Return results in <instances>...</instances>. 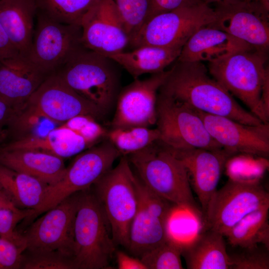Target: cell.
I'll return each instance as SVG.
<instances>
[{
  "label": "cell",
  "mask_w": 269,
  "mask_h": 269,
  "mask_svg": "<svg viewBox=\"0 0 269 269\" xmlns=\"http://www.w3.org/2000/svg\"><path fill=\"white\" fill-rule=\"evenodd\" d=\"M168 148L184 164L200 201L203 216L210 200L217 190L225 164L233 155L223 148Z\"/></svg>",
  "instance_id": "obj_20"
},
{
  "label": "cell",
  "mask_w": 269,
  "mask_h": 269,
  "mask_svg": "<svg viewBox=\"0 0 269 269\" xmlns=\"http://www.w3.org/2000/svg\"><path fill=\"white\" fill-rule=\"evenodd\" d=\"M238 254L230 255L231 269H269V250L259 249L258 246L244 249Z\"/></svg>",
  "instance_id": "obj_35"
},
{
  "label": "cell",
  "mask_w": 269,
  "mask_h": 269,
  "mask_svg": "<svg viewBox=\"0 0 269 269\" xmlns=\"http://www.w3.org/2000/svg\"><path fill=\"white\" fill-rule=\"evenodd\" d=\"M181 256L188 269H231L232 261L223 234L206 229L181 245Z\"/></svg>",
  "instance_id": "obj_25"
},
{
  "label": "cell",
  "mask_w": 269,
  "mask_h": 269,
  "mask_svg": "<svg viewBox=\"0 0 269 269\" xmlns=\"http://www.w3.org/2000/svg\"><path fill=\"white\" fill-rule=\"evenodd\" d=\"M252 48L229 33L207 25L199 28L190 36L176 60L213 62L235 52Z\"/></svg>",
  "instance_id": "obj_22"
},
{
  "label": "cell",
  "mask_w": 269,
  "mask_h": 269,
  "mask_svg": "<svg viewBox=\"0 0 269 269\" xmlns=\"http://www.w3.org/2000/svg\"><path fill=\"white\" fill-rule=\"evenodd\" d=\"M15 112V110L4 99L0 96V139L4 140L6 136L5 128Z\"/></svg>",
  "instance_id": "obj_39"
},
{
  "label": "cell",
  "mask_w": 269,
  "mask_h": 269,
  "mask_svg": "<svg viewBox=\"0 0 269 269\" xmlns=\"http://www.w3.org/2000/svg\"><path fill=\"white\" fill-rule=\"evenodd\" d=\"M20 269H75V267L71 257L60 252L30 253L24 251Z\"/></svg>",
  "instance_id": "obj_32"
},
{
  "label": "cell",
  "mask_w": 269,
  "mask_h": 269,
  "mask_svg": "<svg viewBox=\"0 0 269 269\" xmlns=\"http://www.w3.org/2000/svg\"><path fill=\"white\" fill-rule=\"evenodd\" d=\"M138 178L149 190L172 204L191 211L202 220L192 193L187 171L166 146L157 141L128 155Z\"/></svg>",
  "instance_id": "obj_2"
},
{
  "label": "cell",
  "mask_w": 269,
  "mask_h": 269,
  "mask_svg": "<svg viewBox=\"0 0 269 269\" xmlns=\"http://www.w3.org/2000/svg\"><path fill=\"white\" fill-rule=\"evenodd\" d=\"M37 11L58 22L81 26L100 0H35Z\"/></svg>",
  "instance_id": "obj_29"
},
{
  "label": "cell",
  "mask_w": 269,
  "mask_h": 269,
  "mask_svg": "<svg viewBox=\"0 0 269 269\" xmlns=\"http://www.w3.org/2000/svg\"><path fill=\"white\" fill-rule=\"evenodd\" d=\"M120 152L107 138L77 154L62 178L47 185L42 201L28 220L54 207L70 196L90 189L112 168Z\"/></svg>",
  "instance_id": "obj_7"
},
{
  "label": "cell",
  "mask_w": 269,
  "mask_h": 269,
  "mask_svg": "<svg viewBox=\"0 0 269 269\" xmlns=\"http://www.w3.org/2000/svg\"><path fill=\"white\" fill-rule=\"evenodd\" d=\"M196 111L210 136L232 155L244 153L268 157L269 123L247 125L225 117Z\"/></svg>",
  "instance_id": "obj_17"
},
{
  "label": "cell",
  "mask_w": 269,
  "mask_h": 269,
  "mask_svg": "<svg viewBox=\"0 0 269 269\" xmlns=\"http://www.w3.org/2000/svg\"><path fill=\"white\" fill-rule=\"evenodd\" d=\"M119 65L111 58L80 47L56 72L75 92L106 115L121 90Z\"/></svg>",
  "instance_id": "obj_3"
},
{
  "label": "cell",
  "mask_w": 269,
  "mask_h": 269,
  "mask_svg": "<svg viewBox=\"0 0 269 269\" xmlns=\"http://www.w3.org/2000/svg\"><path fill=\"white\" fill-rule=\"evenodd\" d=\"M79 192L66 198L33 220L21 234L25 244L24 251H58L73 259V228Z\"/></svg>",
  "instance_id": "obj_13"
},
{
  "label": "cell",
  "mask_w": 269,
  "mask_h": 269,
  "mask_svg": "<svg viewBox=\"0 0 269 269\" xmlns=\"http://www.w3.org/2000/svg\"><path fill=\"white\" fill-rule=\"evenodd\" d=\"M268 60V52L252 48L210 62L208 66L212 77L264 123H269L261 102L262 88L269 76Z\"/></svg>",
  "instance_id": "obj_5"
},
{
  "label": "cell",
  "mask_w": 269,
  "mask_h": 269,
  "mask_svg": "<svg viewBox=\"0 0 269 269\" xmlns=\"http://www.w3.org/2000/svg\"><path fill=\"white\" fill-rule=\"evenodd\" d=\"M2 140H1V139H0V143L1 142H2Z\"/></svg>",
  "instance_id": "obj_43"
},
{
  "label": "cell",
  "mask_w": 269,
  "mask_h": 269,
  "mask_svg": "<svg viewBox=\"0 0 269 269\" xmlns=\"http://www.w3.org/2000/svg\"><path fill=\"white\" fill-rule=\"evenodd\" d=\"M156 125L158 141L172 149L222 148L210 136L196 110L160 92L157 97Z\"/></svg>",
  "instance_id": "obj_10"
},
{
  "label": "cell",
  "mask_w": 269,
  "mask_h": 269,
  "mask_svg": "<svg viewBox=\"0 0 269 269\" xmlns=\"http://www.w3.org/2000/svg\"><path fill=\"white\" fill-rule=\"evenodd\" d=\"M130 37L115 0H100L82 25L81 43L107 56L125 51Z\"/></svg>",
  "instance_id": "obj_18"
},
{
  "label": "cell",
  "mask_w": 269,
  "mask_h": 269,
  "mask_svg": "<svg viewBox=\"0 0 269 269\" xmlns=\"http://www.w3.org/2000/svg\"><path fill=\"white\" fill-rule=\"evenodd\" d=\"M33 213L31 210L15 211L9 209H0V237L11 241L25 250L24 240L16 228L18 223L23 220L28 219Z\"/></svg>",
  "instance_id": "obj_34"
},
{
  "label": "cell",
  "mask_w": 269,
  "mask_h": 269,
  "mask_svg": "<svg viewBox=\"0 0 269 269\" xmlns=\"http://www.w3.org/2000/svg\"><path fill=\"white\" fill-rule=\"evenodd\" d=\"M48 76L19 53L0 60V96L17 112Z\"/></svg>",
  "instance_id": "obj_21"
},
{
  "label": "cell",
  "mask_w": 269,
  "mask_h": 269,
  "mask_svg": "<svg viewBox=\"0 0 269 269\" xmlns=\"http://www.w3.org/2000/svg\"><path fill=\"white\" fill-rule=\"evenodd\" d=\"M19 53L0 23V60L12 57Z\"/></svg>",
  "instance_id": "obj_40"
},
{
  "label": "cell",
  "mask_w": 269,
  "mask_h": 269,
  "mask_svg": "<svg viewBox=\"0 0 269 269\" xmlns=\"http://www.w3.org/2000/svg\"><path fill=\"white\" fill-rule=\"evenodd\" d=\"M215 19L208 24L246 42L255 49L269 51V11L255 1L216 6Z\"/></svg>",
  "instance_id": "obj_19"
},
{
  "label": "cell",
  "mask_w": 269,
  "mask_h": 269,
  "mask_svg": "<svg viewBox=\"0 0 269 269\" xmlns=\"http://www.w3.org/2000/svg\"><path fill=\"white\" fill-rule=\"evenodd\" d=\"M170 70L159 92L198 111L225 117L247 125L264 123L242 107L227 90L211 78L202 62L177 61Z\"/></svg>",
  "instance_id": "obj_1"
},
{
  "label": "cell",
  "mask_w": 269,
  "mask_h": 269,
  "mask_svg": "<svg viewBox=\"0 0 269 269\" xmlns=\"http://www.w3.org/2000/svg\"><path fill=\"white\" fill-rule=\"evenodd\" d=\"M266 205H269V194L260 183L229 179L211 197L202 220L206 229L224 236L246 215Z\"/></svg>",
  "instance_id": "obj_12"
},
{
  "label": "cell",
  "mask_w": 269,
  "mask_h": 269,
  "mask_svg": "<svg viewBox=\"0 0 269 269\" xmlns=\"http://www.w3.org/2000/svg\"><path fill=\"white\" fill-rule=\"evenodd\" d=\"M116 245L109 223L94 192H79L73 228L75 269H110Z\"/></svg>",
  "instance_id": "obj_4"
},
{
  "label": "cell",
  "mask_w": 269,
  "mask_h": 269,
  "mask_svg": "<svg viewBox=\"0 0 269 269\" xmlns=\"http://www.w3.org/2000/svg\"><path fill=\"white\" fill-rule=\"evenodd\" d=\"M170 71L152 74L143 80L134 79L121 89L111 128H150L156 124L157 94Z\"/></svg>",
  "instance_id": "obj_16"
},
{
  "label": "cell",
  "mask_w": 269,
  "mask_h": 269,
  "mask_svg": "<svg viewBox=\"0 0 269 269\" xmlns=\"http://www.w3.org/2000/svg\"><path fill=\"white\" fill-rule=\"evenodd\" d=\"M24 251L11 241L0 237V269H20Z\"/></svg>",
  "instance_id": "obj_36"
},
{
  "label": "cell",
  "mask_w": 269,
  "mask_h": 269,
  "mask_svg": "<svg viewBox=\"0 0 269 269\" xmlns=\"http://www.w3.org/2000/svg\"><path fill=\"white\" fill-rule=\"evenodd\" d=\"M35 0H0V23L19 54L27 57L34 34Z\"/></svg>",
  "instance_id": "obj_24"
},
{
  "label": "cell",
  "mask_w": 269,
  "mask_h": 269,
  "mask_svg": "<svg viewBox=\"0 0 269 269\" xmlns=\"http://www.w3.org/2000/svg\"><path fill=\"white\" fill-rule=\"evenodd\" d=\"M150 0H115L131 38L144 22Z\"/></svg>",
  "instance_id": "obj_33"
},
{
  "label": "cell",
  "mask_w": 269,
  "mask_h": 269,
  "mask_svg": "<svg viewBox=\"0 0 269 269\" xmlns=\"http://www.w3.org/2000/svg\"><path fill=\"white\" fill-rule=\"evenodd\" d=\"M138 204L129 231L127 250L139 258L167 239L166 222L173 206L146 188L137 178Z\"/></svg>",
  "instance_id": "obj_15"
},
{
  "label": "cell",
  "mask_w": 269,
  "mask_h": 269,
  "mask_svg": "<svg viewBox=\"0 0 269 269\" xmlns=\"http://www.w3.org/2000/svg\"><path fill=\"white\" fill-rule=\"evenodd\" d=\"M115 255L119 269H147L139 258L129 256L121 251H116Z\"/></svg>",
  "instance_id": "obj_38"
},
{
  "label": "cell",
  "mask_w": 269,
  "mask_h": 269,
  "mask_svg": "<svg viewBox=\"0 0 269 269\" xmlns=\"http://www.w3.org/2000/svg\"><path fill=\"white\" fill-rule=\"evenodd\" d=\"M106 114L70 88L56 73L48 76L17 112L12 123L34 122L44 118L61 124L79 115H89L97 120Z\"/></svg>",
  "instance_id": "obj_8"
},
{
  "label": "cell",
  "mask_w": 269,
  "mask_h": 269,
  "mask_svg": "<svg viewBox=\"0 0 269 269\" xmlns=\"http://www.w3.org/2000/svg\"><path fill=\"white\" fill-rule=\"evenodd\" d=\"M137 180L127 156H123L115 168L93 185L94 193L109 223L114 243L127 249L131 224L138 204Z\"/></svg>",
  "instance_id": "obj_6"
},
{
  "label": "cell",
  "mask_w": 269,
  "mask_h": 269,
  "mask_svg": "<svg viewBox=\"0 0 269 269\" xmlns=\"http://www.w3.org/2000/svg\"><path fill=\"white\" fill-rule=\"evenodd\" d=\"M108 130L89 115L73 117L44 135H28L4 144L6 149H27L50 153L62 158L77 155L106 138Z\"/></svg>",
  "instance_id": "obj_11"
},
{
  "label": "cell",
  "mask_w": 269,
  "mask_h": 269,
  "mask_svg": "<svg viewBox=\"0 0 269 269\" xmlns=\"http://www.w3.org/2000/svg\"><path fill=\"white\" fill-rule=\"evenodd\" d=\"M202 3L204 2L201 0H150L148 11L144 22L157 14L179 7L192 6Z\"/></svg>",
  "instance_id": "obj_37"
},
{
  "label": "cell",
  "mask_w": 269,
  "mask_h": 269,
  "mask_svg": "<svg viewBox=\"0 0 269 269\" xmlns=\"http://www.w3.org/2000/svg\"><path fill=\"white\" fill-rule=\"evenodd\" d=\"M215 11L205 3L184 6L155 15L131 38L132 49L145 45L182 48L199 28L212 23Z\"/></svg>",
  "instance_id": "obj_9"
},
{
  "label": "cell",
  "mask_w": 269,
  "mask_h": 269,
  "mask_svg": "<svg viewBox=\"0 0 269 269\" xmlns=\"http://www.w3.org/2000/svg\"><path fill=\"white\" fill-rule=\"evenodd\" d=\"M269 205H266L249 213L224 236L233 246L251 248L262 244L269 250Z\"/></svg>",
  "instance_id": "obj_28"
},
{
  "label": "cell",
  "mask_w": 269,
  "mask_h": 269,
  "mask_svg": "<svg viewBox=\"0 0 269 269\" xmlns=\"http://www.w3.org/2000/svg\"><path fill=\"white\" fill-rule=\"evenodd\" d=\"M106 138L121 155L128 156L158 141L159 133L156 128H111L107 131Z\"/></svg>",
  "instance_id": "obj_30"
},
{
  "label": "cell",
  "mask_w": 269,
  "mask_h": 269,
  "mask_svg": "<svg viewBox=\"0 0 269 269\" xmlns=\"http://www.w3.org/2000/svg\"><path fill=\"white\" fill-rule=\"evenodd\" d=\"M3 208L9 209L15 211L23 210L16 207L6 195L0 190V209Z\"/></svg>",
  "instance_id": "obj_42"
},
{
  "label": "cell",
  "mask_w": 269,
  "mask_h": 269,
  "mask_svg": "<svg viewBox=\"0 0 269 269\" xmlns=\"http://www.w3.org/2000/svg\"><path fill=\"white\" fill-rule=\"evenodd\" d=\"M36 16L32 45L26 57L49 75L83 45L82 27L58 22L37 11Z\"/></svg>",
  "instance_id": "obj_14"
},
{
  "label": "cell",
  "mask_w": 269,
  "mask_h": 269,
  "mask_svg": "<svg viewBox=\"0 0 269 269\" xmlns=\"http://www.w3.org/2000/svg\"><path fill=\"white\" fill-rule=\"evenodd\" d=\"M47 186L31 176L0 164V190L19 209L34 212L40 204Z\"/></svg>",
  "instance_id": "obj_27"
},
{
  "label": "cell",
  "mask_w": 269,
  "mask_h": 269,
  "mask_svg": "<svg viewBox=\"0 0 269 269\" xmlns=\"http://www.w3.org/2000/svg\"><path fill=\"white\" fill-rule=\"evenodd\" d=\"M181 257V245L167 239L140 259L147 269H182Z\"/></svg>",
  "instance_id": "obj_31"
},
{
  "label": "cell",
  "mask_w": 269,
  "mask_h": 269,
  "mask_svg": "<svg viewBox=\"0 0 269 269\" xmlns=\"http://www.w3.org/2000/svg\"><path fill=\"white\" fill-rule=\"evenodd\" d=\"M0 164L31 176L47 185L63 177L66 167L63 158L45 151L0 147Z\"/></svg>",
  "instance_id": "obj_23"
},
{
  "label": "cell",
  "mask_w": 269,
  "mask_h": 269,
  "mask_svg": "<svg viewBox=\"0 0 269 269\" xmlns=\"http://www.w3.org/2000/svg\"><path fill=\"white\" fill-rule=\"evenodd\" d=\"M181 49L145 45L107 56L121 66L134 79H137L144 74L164 71L177 59Z\"/></svg>",
  "instance_id": "obj_26"
},
{
  "label": "cell",
  "mask_w": 269,
  "mask_h": 269,
  "mask_svg": "<svg viewBox=\"0 0 269 269\" xmlns=\"http://www.w3.org/2000/svg\"><path fill=\"white\" fill-rule=\"evenodd\" d=\"M203 2L209 5L215 4L216 6H226L241 4L250 1L251 0H201Z\"/></svg>",
  "instance_id": "obj_41"
}]
</instances>
